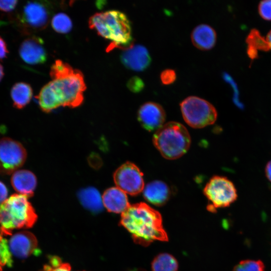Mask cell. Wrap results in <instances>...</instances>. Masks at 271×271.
<instances>
[{
	"label": "cell",
	"instance_id": "6da1fadb",
	"mask_svg": "<svg viewBox=\"0 0 271 271\" xmlns=\"http://www.w3.org/2000/svg\"><path fill=\"white\" fill-rule=\"evenodd\" d=\"M50 75L52 80L36 97L43 111L49 112L60 106L73 108L82 104L86 87L81 71L57 60L51 67Z\"/></svg>",
	"mask_w": 271,
	"mask_h": 271
},
{
	"label": "cell",
	"instance_id": "7a4b0ae2",
	"mask_svg": "<svg viewBox=\"0 0 271 271\" xmlns=\"http://www.w3.org/2000/svg\"><path fill=\"white\" fill-rule=\"evenodd\" d=\"M119 224L131 234L136 243L144 246L154 241L168 240L161 214L144 202L130 205L121 213Z\"/></svg>",
	"mask_w": 271,
	"mask_h": 271
},
{
	"label": "cell",
	"instance_id": "3957f363",
	"mask_svg": "<svg viewBox=\"0 0 271 271\" xmlns=\"http://www.w3.org/2000/svg\"><path fill=\"white\" fill-rule=\"evenodd\" d=\"M88 25L99 35L111 41L107 51L113 48L127 47L132 42L130 22L126 15L119 11L96 13L90 17Z\"/></svg>",
	"mask_w": 271,
	"mask_h": 271
},
{
	"label": "cell",
	"instance_id": "277c9868",
	"mask_svg": "<svg viewBox=\"0 0 271 271\" xmlns=\"http://www.w3.org/2000/svg\"><path fill=\"white\" fill-rule=\"evenodd\" d=\"M37 215L28 197L14 194L0 205V229L5 235L14 229L32 227Z\"/></svg>",
	"mask_w": 271,
	"mask_h": 271
},
{
	"label": "cell",
	"instance_id": "5b68a950",
	"mask_svg": "<svg viewBox=\"0 0 271 271\" xmlns=\"http://www.w3.org/2000/svg\"><path fill=\"white\" fill-rule=\"evenodd\" d=\"M153 142L164 158L175 160L180 158L188 151L191 137L184 125L178 122L170 121L155 131Z\"/></svg>",
	"mask_w": 271,
	"mask_h": 271
},
{
	"label": "cell",
	"instance_id": "8992f818",
	"mask_svg": "<svg viewBox=\"0 0 271 271\" xmlns=\"http://www.w3.org/2000/svg\"><path fill=\"white\" fill-rule=\"evenodd\" d=\"M185 121L191 127L201 128L213 124L217 117V112L209 102L200 97L191 96L180 103Z\"/></svg>",
	"mask_w": 271,
	"mask_h": 271
},
{
	"label": "cell",
	"instance_id": "52a82bcc",
	"mask_svg": "<svg viewBox=\"0 0 271 271\" xmlns=\"http://www.w3.org/2000/svg\"><path fill=\"white\" fill-rule=\"evenodd\" d=\"M51 15L49 5L42 1H29L23 7L16 18V24L25 34L46 28Z\"/></svg>",
	"mask_w": 271,
	"mask_h": 271
},
{
	"label": "cell",
	"instance_id": "ba28073f",
	"mask_svg": "<svg viewBox=\"0 0 271 271\" xmlns=\"http://www.w3.org/2000/svg\"><path fill=\"white\" fill-rule=\"evenodd\" d=\"M203 193L210 202L207 209L212 212L217 208L228 207L237 198L234 184L226 177L220 176H214L210 179Z\"/></svg>",
	"mask_w": 271,
	"mask_h": 271
},
{
	"label": "cell",
	"instance_id": "9c48e42d",
	"mask_svg": "<svg viewBox=\"0 0 271 271\" xmlns=\"http://www.w3.org/2000/svg\"><path fill=\"white\" fill-rule=\"evenodd\" d=\"M27 152L19 142L5 137L0 139V175H10L26 161Z\"/></svg>",
	"mask_w": 271,
	"mask_h": 271
},
{
	"label": "cell",
	"instance_id": "30bf717a",
	"mask_svg": "<svg viewBox=\"0 0 271 271\" xmlns=\"http://www.w3.org/2000/svg\"><path fill=\"white\" fill-rule=\"evenodd\" d=\"M113 179L117 188L131 196L139 194L145 187L143 172L129 162H125L115 171Z\"/></svg>",
	"mask_w": 271,
	"mask_h": 271
},
{
	"label": "cell",
	"instance_id": "8fae6325",
	"mask_svg": "<svg viewBox=\"0 0 271 271\" xmlns=\"http://www.w3.org/2000/svg\"><path fill=\"white\" fill-rule=\"evenodd\" d=\"M8 245L12 255L20 259L26 258L32 254L38 255L40 252L36 237L27 231L12 235L8 241Z\"/></svg>",
	"mask_w": 271,
	"mask_h": 271
},
{
	"label": "cell",
	"instance_id": "7c38bea8",
	"mask_svg": "<svg viewBox=\"0 0 271 271\" xmlns=\"http://www.w3.org/2000/svg\"><path fill=\"white\" fill-rule=\"evenodd\" d=\"M138 118L144 128L149 131H156L164 124L166 113L159 104L147 102L140 107Z\"/></svg>",
	"mask_w": 271,
	"mask_h": 271
},
{
	"label": "cell",
	"instance_id": "4fadbf2b",
	"mask_svg": "<svg viewBox=\"0 0 271 271\" xmlns=\"http://www.w3.org/2000/svg\"><path fill=\"white\" fill-rule=\"evenodd\" d=\"M19 54L23 61L30 65L43 64L47 58L43 41L36 36L28 37L21 43Z\"/></svg>",
	"mask_w": 271,
	"mask_h": 271
},
{
	"label": "cell",
	"instance_id": "5bb4252c",
	"mask_svg": "<svg viewBox=\"0 0 271 271\" xmlns=\"http://www.w3.org/2000/svg\"><path fill=\"white\" fill-rule=\"evenodd\" d=\"M120 58L125 67L136 71L145 70L151 62L148 50L141 45H130L123 48Z\"/></svg>",
	"mask_w": 271,
	"mask_h": 271
},
{
	"label": "cell",
	"instance_id": "9a60e30c",
	"mask_svg": "<svg viewBox=\"0 0 271 271\" xmlns=\"http://www.w3.org/2000/svg\"><path fill=\"white\" fill-rule=\"evenodd\" d=\"M11 182L16 192L29 197L34 194L37 186V178L30 171L18 170L13 173Z\"/></svg>",
	"mask_w": 271,
	"mask_h": 271
},
{
	"label": "cell",
	"instance_id": "2e32d148",
	"mask_svg": "<svg viewBox=\"0 0 271 271\" xmlns=\"http://www.w3.org/2000/svg\"><path fill=\"white\" fill-rule=\"evenodd\" d=\"M102 199L103 206L112 213H122L130 206L126 194L117 187L106 190Z\"/></svg>",
	"mask_w": 271,
	"mask_h": 271
},
{
	"label": "cell",
	"instance_id": "e0dca14e",
	"mask_svg": "<svg viewBox=\"0 0 271 271\" xmlns=\"http://www.w3.org/2000/svg\"><path fill=\"white\" fill-rule=\"evenodd\" d=\"M143 192L146 201L157 206L165 205L171 197L169 186L163 181L159 180L148 183L145 186Z\"/></svg>",
	"mask_w": 271,
	"mask_h": 271
},
{
	"label": "cell",
	"instance_id": "ac0fdd59",
	"mask_svg": "<svg viewBox=\"0 0 271 271\" xmlns=\"http://www.w3.org/2000/svg\"><path fill=\"white\" fill-rule=\"evenodd\" d=\"M216 38L215 31L206 24L197 26L191 34V40L193 45L202 50L212 49L216 43Z\"/></svg>",
	"mask_w": 271,
	"mask_h": 271
},
{
	"label": "cell",
	"instance_id": "d6986e66",
	"mask_svg": "<svg viewBox=\"0 0 271 271\" xmlns=\"http://www.w3.org/2000/svg\"><path fill=\"white\" fill-rule=\"evenodd\" d=\"M78 197L83 207L90 212L96 213L102 210V197L96 188L89 187L82 189L79 191Z\"/></svg>",
	"mask_w": 271,
	"mask_h": 271
},
{
	"label": "cell",
	"instance_id": "ffe728a7",
	"mask_svg": "<svg viewBox=\"0 0 271 271\" xmlns=\"http://www.w3.org/2000/svg\"><path fill=\"white\" fill-rule=\"evenodd\" d=\"M10 95L14 106L17 109H22L30 102L33 89L29 84L19 82L12 86Z\"/></svg>",
	"mask_w": 271,
	"mask_h": 271
},
{
	"label": "cell",
	"instance_id": "44dd1931",
	"mask_svg": "<svg viewBox=\"0 0 271 271\" xmlns=\"http://www.w3.org/2000/svg\"><path fill=\"white\" fill-rule=\"evenodd\" d=\"M246 43L247 44V54L251 60L257 58L258 51L267 52L270 50L266 38L256 29L250 31L246 37Z\"/></svg>",
	"mask_w": 271,
	"mask_h": 271
},
{
	"label": "cell",
	"instance_id": "7402d4cb",
	"mask_svg": "<svg viewBox=\"0 0 271 271\" xmlns=\"http://www.w3.org/2000/svg\"><path fill=\"white\" fill-rule=\"evenodd\" d=\"M178 267L177 260L168 253L158 254L151 263L152 271H178Z\"/></svg>",
	"mask_w": 271,
	"mask_h": 271
},
{
	"label": "cell",
	"instance_id": "603a6c76",
	"mask_svg": "<svg viewBox=\"0 0 271 271\" xmlns=\"http://www.w3.org/2000/svg\"><path fill=\"white\" fill-rule=\"evenodd\" d=\"M51 26L56 32L66 34L71 30L72 22L67 14L64 13H58L52 18Z\"/></svg>",
	"mask_w": 271,
	"mask_h": 271
},
{
	"label": "cell",
	"instance_id": "cb8c5ba5",
	"mask_svg": "<svg viewBox=\"0 0 271 271\" xmlns=\"http://www.w3.org/2000/svg\"><path fill=\"white\" fill-rule=\"evenodd\" d=\"M4 234L0 229V271L5 266L11 267L13 264L12 255L9 249L8 241L4 237Z\"/></svg>",
	"mask_w": 271,
	"mask_h": 271
},
{
	"label": "cell",
	"instance_id": "d4e9b609",
	"mask_svg": "<svg viewBox=\"0 0 271 271\" xmlns=\"http://www.w3.org/2000/svg\"><path fill=\"white\" fill-rule=\"evenodd\" d=\"M41 271H72V269L70 264L63 262L59 257L51 255Z\"/></svg>",
	"mask_w": 271,
	"mask_h": 271
},
{
	"label": "cell",
	"instance_id": "484cf974",
	"mask_svg": "<svg viewBox=\"0 0 271 271\" xmlns=\"http://www.w3.org/2000/svg\"><path fill=\"white\" fill-rule=\"evenodd\" d=\"M232 271H264V265L259 260H244L236 264Z\"/></svg>",
	"mask_w": 271,
	"mask_h": 271
},
{
	"label": "cell",
	"instance_id": "4316f807",
	"mask_svg": "<svg viewBox=\"0 0 271 271\" xmlns=\"http://www.w3.org/2000/svg\"><path fill=\"white\" fill-rule=\"evenodd\" d=\"M258 12L262 19L271 21V0L260 2L258 6Z\"/></svg>",
	"mask_w": 271,
	"mask_h": 271
},
{
	"label": "cell",
	"instance_id": "83f0119b",
	"mask_svg": "<svg viewBox=\"0 0 271 271\" xmlns=\"http://www.w3.org/2000/svg\"><path fill=\"white\" fill-rule=\"evenodd\" d=\"M143 81L138 76H133L127 81L126 86L127 88L133 92H139L144 87Z\"/></svg>",
	"mask_w": 271,
	"mask_h": 271
},
{
	"label": "cell",
	"instance_id": "f1b7e54d",
	"mask_svg": "<svg viewBox=\"0 0 271 271\" xmlns=\"http://www.w3.org/2000/svg\"><path fill=\"white\" fill-rule=\"evenodd\" d=\"M160 78L163 84H170L176 80V73L173 70L166 69L161 73Z\"/></svg>",
	"mask_w": 271,
	"mask_h": 271
},
{
	"label": "cell",
	"instance_id": "f546056e",
	"mask_svg": "<svg viewBox=\"0 0 271 271\" xmlns=\"http://www.w3.org/2000/svg\"><path fill=\"white\" fill-rule=\"evenodd\" d=\"M18 1H0V11L5 13H9L13 11L17 6Z\"/></svg>",
	"mask_w": 271,
	"mask_h": 271
},
{
	"label": "cell",
	"instance_id": "4dcf8cb0",
	"mask_svg": "<svg viewBox=\"0 0 271 271\" xmlns=\"http://www.w3.org/2000/svg\"><path fill=\"white\" fill-rule=\"evenodd\" d=\"M8 54L7 44L5 40L0 36V60L6 58Z\"/></svg>",
	"mask_w": 271,
	"mask_h": 271
},
{
	"label": "cell",
	"instance_id": "1f68e13d",
	"mask_svg": "<svg viewBox=\"0 0 271 271\" xmlns=\"http://www.w3.org/2000/svg\"><path fill=\"white\" fill-rule=\"evenodd\" d=\"M8 188L5 184L0 181V205L8 199Z\"/></svg>",
	"mask_w": 271,
	"mask_h": 271
},
{
	"label": "cell",
	"instance_id": "d6a6232c",
	"mask_svg": "<svg viewBox=\"0 0 271 271\" xmlns=\"http://www.w3.org/2000/svg\"><path fill=\"white\" fill-rule=\"evenodd\" d=\"M265 174L267 179L271 182V160L267 163L265 166Z\"/></svg>",
	"mask_w": 271,
	"mask_h": 271
},
{
	"label": "cell",
	"instance_id": "836d02e7",
	"mask_svg": "<svg viewBox=\"0 0 271 271\" xmlns=\"http://www.w3.org/2000/svg\"><path fill=\"white\" fill-rule=\"evenodd\" d=\"M266 41L268 44L270 49H271V30L267 33L266 37Z\"/></svg>",
	"mask_w": 271,
	"mask_h": 271
},
{
	"label": "cell",
	"instance_id": "e575fe53",
	"mask_svg": "<svg viewBox=\"0 0 271 271\" xmlns=\"http://www.w3.org/2000/svg\"><path fill=\"white\" fill-rule=\"evenodd\" d=\"M5 75L4 69L3 66L0 63V82L3 78Z\"/></svg>",
	"mask_w": 271,
	"mask_h": 271
}]
</instances>
